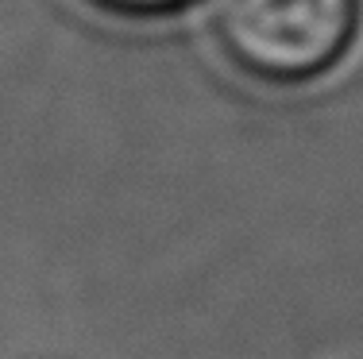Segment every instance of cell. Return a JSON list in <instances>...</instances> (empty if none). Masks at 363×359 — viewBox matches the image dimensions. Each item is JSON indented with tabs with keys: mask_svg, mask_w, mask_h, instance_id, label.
Masks as SVG:
<instances>
[{
	"mask_svg": "<svg viewBox=\"0 0 363 359\" xmlns=\"http://www.w3.org/2000/svg\"><path fill=\"white\" fill-rule=\"evenodd\" d=\"M359 0H217V35L259 81L294 85L340 62Z\"/></svg>",
	"mask_w": 363,
	"mask_h": 359,
	"instance_id": "1",
	"label": "cell"
},
{
	"mask_svg": "<svg viewBox=\"0 0 363 359\" xmlns=\"http://www.w3.org/2000/svg\"><path fill=\"white\" fill-rule=\"evenodd\" d=\"M97 8H108V12H120V16H159V12H170V8L186 4V0H93Z\"/></svg>",
	"mask_w": 363,
	"mask_h": 359,
	"instance_id": "2",
	"label": "cell"
}]
</instances>
